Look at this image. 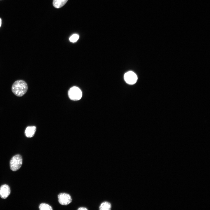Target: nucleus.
Listing matches in <instances>:
<instances>
[{"mask_svg": "<svg viewBox=\"0 0 210 210\" xmlns=\"http://www.w3.org/2000/svg\"><path fill=\"white\" fill-rule=\"evenodd\" d=\"M28 90V86L26 83L22 80L15 81L13 84L12 91L16 96L20 97L24 95Z\"/></svg>", "mask_w": 210, "mask_h": 210, "instance_id": "nucleus-1", "label": "nucleus"}, {"mask_svg": "<svg viewBox=\"0 0 210 210\" xmlns=\"http://www.w3.org/2000/svg\"><path fill=\"white\" fill-rule=\"evenodd\" d=\"M22 164V158L19 154L14 156L10 161V166L11 170L13 171L18 170L21 167Z\"/></svg>", "mask_w": 210, "mask_h": 210, "instance_id": "nucleus-2", "label": "nucleus"}, {"mask_svg": "<svg viewBox=\"0 0 210 210\" xmlns=\"http://www.w3.org/2000/svg\"><path fill=\"white\" fill-rule=\"evenodd\" d=\"M68 94L69 98L74 101L80 100L82 95L81 90L76 86H74L71 88L68 91Z\"/></svg>", "mask_w": 210, "mask_h": 210, "instance_id": "nucleus-3", "label": "nucleus"}, {"mask_svg": "<svg viewBox=\"0 0 210 210\" xmlns=\"http://www.w3.org/2000/svg\"><path fill=\"white\" fill-rule=\"evenodd\" d=\"M58 202L60 204L62 205H67L72 202V199L71 195L66 192H61L57 196Z\"/></svg>", "mask_w": 210, "mask_h": 210, "instance_id": "nucleus-4", "label": "nucleus"}, {"mask_svg": "<svg viewBox=\"0 0 210 210\" xmlns=\"http://www.w3.org/2000/svg\"><path fill=\"white\" fill-rule=\"evenodd\" d=\"M125 80L127 83L130 85L135 84L137 80V76L134 72L130 71L125 73L124 75Z\"/></svg>", "mask_w": 210, "mask_h": 210, "instance_id": "nucleus-5", "label": "nucleus"}, {"mask_svg": "<svg viewBox=\"0 0 210 210\" xmlns=\"http://www.w3.org/2000/svg\"><path fill=\"white\" fill-rule=\"evenodd\" d=\"M10 190L9 186L7 184L2 185L0 187V196L3 199H6L10 195Z\"/></svg>", "mask_w": 210, "mask_h": 210, "instance_id": "nucleus-6", "label": "nucleus"}, {"mask_svg": "<svg viewBox=\"0 0 210 210\" xmlns=\"http://www.w3.org/2000/svg\"><path fill=\"white\" fill-rule=\"evenodd\" d=\"M36 130V127L34 126H28L25 131V136L28 138H31L34 136Z\"/></svg>", "mask_w": 210, "mask_h": 210, "instance_id": "nucleus-7", "label": "nucleus"}, {"mask_svg": "<svg viewBox=\"0 0 210 210\" xmlns=\"http://www.w3.org/2000/svg\"><path fill=\"white\" fill-rule=\"evenodd\" d=\"M68 0H53V6L56 8H60L65 5Z\"/></svg>", "mask_w": 210, "mask_h": 210, "instance_id": "nucleus-8", "label": "nucleus"}, {"mask_svg": "<svg viewBox=\"0 0 210 210\" xmlns=\"http://www.w3.org/2000/svg\"><path fill=\"white\" fill-rule=\"evenodd\" d=\"M111 208V204L106 201L102 203L99 207V209L101 210H109Z\"/></svg>", "mask_w": 210, "mask_h": 210, "instance_id": "nucleus-9", "label": "nucleus"}, {"mask_svg": "<svg viewBox=\"0 0 210 210\" xmlns=\"http://www.w3.org/2000/svg\"><path fill=\"white\" fill-rule=\"evenodd\" d=\"M39 209L40 210H52L51 206L46 203H41L39 206Z\"/></svg>", "mask_w": 210, "mask_h": 210, "instance_id": "nucleus-10", "label": "nucleus"}, {"mask_svg": "<svg viewBox=\"0 0 210 210\" xmlns=\"http://www.w3.org/2000/svg\"><path fill=\"white\" fill-rule=\"evenodd\" d=\"M79 38V36L76 34L72 35L69 38V41L72 42H75L77 41Z\"/></svg>", "mask_w": 210, "mask_h": 210, "instance_id": "nucleus-11", "label": "nucleus"}, {"mask_svg": "<svg viewBox=\"0 0 210 210\" xmlns=\"http://www.w3.org/2000/svg\"><path fill=\"white\" fill-rule=\"evenodd\" d=\"M78 210H88V209L85 207H80L77 209Z\"/></svg>", "mask_w": 210, "mask_h": 210, "instance_id": "nucleus-12", "label": "nucleus"}, {"mask_svg": "<svg viewBox=\"0 0 210 210\" xmlns=\"http://www.w3.org/2000/svg\"><path fill=\"white\" fill-rule=\"evenodd\" d=\"M1 19L0 18V27L1 26Z\"/></svg>", "mask_w": 210, "mask_h": 210, "instance_id": "nucleus-13", "label": "nucleus"}]
</instances>
